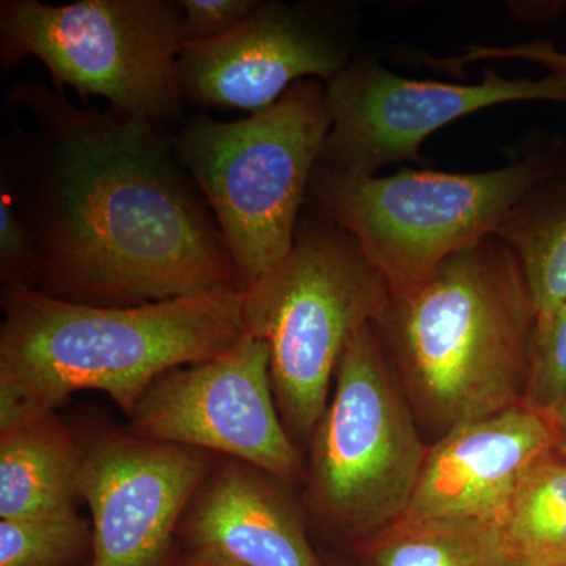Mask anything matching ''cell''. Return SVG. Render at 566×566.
<instances>
[{"instance_id": "obj_1", "label": "cell", "mask_w": 566, "mask_h": 566, "mask_svg": "<svg viewBox=\"0 0 566 566\" xmlns=\"http://www.w3.org/2000/svg\"><path fill=\"white\" fill-rule=\"evenodd\" d=\"M6 99L0 182L35 244L41 293L126 307L244 290L172 137L111 107L74 106L39 81Z\"/></svg>"}, {"instance_id": "obj_2", "label": "cell", "mask_w": 566, "mask_h": 566, "mask_svg": "<svg viewBox=\"0 0 566 566\" xmlns=\"http://www.w3.org/2000/svg\"><path fill=\"white\" fill-rule=\"evenodd\" d=\"M243 292L109 307L6 286L0 423L52 411L81 390L107 394L132 415L159 376L211 359L243 337Z\"/></svg>"}, {"instance_id": "obj_3", "label": "cell", "mask_w": 566, "mask_h": 566, "mask_svg": "<svg viewBox=\"0 0 566 566\" xmlns=\"http://www.w3.org/2000/svg\"><path fill=\"white\" fill-rule=\"evenodd\" d=\"M376 329L441 430L523 403L536 314L516 256L483 238L390 294Z\"/></svg>"}, {"instance_id": "obj_4", "label": "cell", "mask_w": 566, "mask_h": 566, "mask_svg": "<svg viewBox=\"0 0 566 566\" xmlns=\"http://www.w3.org/2000/svg\"><path fill=\"white\" fill-rule=\"evenodd\" d=\"M333 126L326 82H296L238 122L197 115L172 137L175 155L210 205L248 289L293 249L300 210Z\"/></svg>"}, {"instance_id": "obj_5", "label": "cell", "mask_w": 566, "mask_h": 566, "mask_svg": "<svg viewBox=\"0 0 566 566\" xmlns=\"http://www.w3.org/2000/svg\"><path fill=\"white\" fill-rule=\"evenodd\" d=\"M557 172L526 156L475 174L409 170L376 177L316 166L307 199L354 238L390 294L424 281L453 253L494 234L535 186Z\"/></svg>"}, {"instance_id": "obj_6", "label": "cell", "mask_w": 566, "mask_h": 566, "mask_svg": "<svg viewBox=\"0 0 566 566\" xmlns=\"http://www.w3.org/2000/svg\"><path fill=\"white\" fill-rule=\"evenodd\" d=\"M389 303L359 244L323 218L300 219L289 255L244 289V331L268 346L274 395L293 430L315 431L346 345Z\"/></svg>"}, {"instance_id": "obj_7", "label": "cell", "mask_w": 566, "mask_h": 566, "mask_svg": "<svg viewBox=\"0 0 566 566\" xmlns=\"http://www.w3.org/2000/svg\"><path fill=\"white\" fill-rule=\"evenodd\" d=\"M185 43L182 11L169 0L0 3L3 71L39 59L55 91L99 96L111 109L156 126L180 115L177 62Z\"/></svg>"}, {"instance_id": "obj_8", "label": "cell", "mask_w": 566, "mask_h": 566, "mask_svg": "<svg viewBox=\"0 0 566 566\" xmlns=\"http://www.w3.org/2000/svg\"><path fill=\"white\" fill-rule=\"evenodd\" d=\"M427 452L368 324L346 345L315 428L311 490L319 515L348 536L378 534L408 510Z\"/></svg>"}, {"instance_id": "obj_9", "label": "cell", "mask_w": 566, "mask_h": 566, "mask_svg": "<svg viewBox=\"0 0 566 566\" xmlns=\"http://www.w3.org/2000/svg\"><path fill=\"white\" fill-rule=\"evenodd\" d=\"M326 88L333 126L318 166L357 175H375L387 164L422 163L420 145L431 134L488 107L566 103L565 74L510 80L488 71L476 84H449L408 80L371 57H354Z\"/></svg>"}, {"instance_id": "obj_10", "label": "cell", "mask_w": 566, "mask_h": 566, "mask_svg": "<svg viewBox=\"0 0 566 566\" xmlns=\"http://www.w3.org/2000/svg\"><path fill=\"white\" fill-rule=\"evenodd\" d=\"M273 397L268 346L244 333L218 356L159 376L134 406L129 430L147 441L223 453L290 482L301 461Z\"/></svg>"}, {"instance_id": "obj_11", "label": "cell", "mask_w": 566, "mask_h": 566, "mask_svg": "<svg viewBox=\"0 0 566 566\" xmlns=\"http://www.w3.org/2000/svg\"><path fill=\"white\" fill-rule=\"evenodd\" d=\"M346 10L322 2H262L221 39L185 43L181 102L216 109H268L296 82L333 81L353 61Z\"/></svg>"}, {"instance_id": "obj_12", "label": "cell", "mask_w": 566, "mask_h": 566, "mask_svg": "<svg viewBox=\"0 0 566 566\" xmlns=\"http://www.w3.org/2000/svg\"><path fill=\"white\" fill-rule=\"evenodd\" d=\"M210 469L202 450L134 434L93 439L77 479L92 515L91 566H161Z\"/></svg>"}, {"instance_id": "obj_13", "label": "cell", "mask_w": 566, "mask_h": 566, "mask_svg": "<svg viewBox=\"0 0 566 566\" xmlns=\"http://www.w3.org/2000/svg\"><path fill=\"white\" fill-rule=\"evenodd\" d=\"M558 438L553 415L524 401L452 428L428 449L401 517L502 521L521 479Z\"/></svg>"}, {"instance_id": "obj_14", "label": "cell", "mask_w": 566, "mask_h": 566, "mask_svg": "<svg viewBox=\"0 0 566 566\" xmlns=\"http://www.w3.org/2000/svg\"><path fill=\"white\" fill-rule=\"evenodd\" d=\"M252 465L210 474L186 512L185 534L200 557L237 566H322L285 495Z\"/></svg>"}, {"instance_id": "obj_15", "label": "cell", "mask_w": 566, "mask_h": 566, "mask_svg": "<svg viewBox=\"0 0 566 566\" xmlns=\"http://www.w3.org/2000/svg\"><path fill=\"white\" fill-rule=\"evenodd\" d=\"M81 460L82 447L54 411L0 423V520L73 506Z\"/></svg>"}, {"instance_id": "obj_16", "label": "cell", "mask_w": 566, "mask_h": 566, "mask_svg": "<svg viewBox=\"0 0 566 566\" xmlns=\"http://www.w3.org/2000/svg\"><path fill=\"white\" fill-rule=\"evenodd\" d=\"M556 175L535 186L494 232L523 270L536 327L566 303V178Z\"/></svg>"}, {"instance_id": "obj_17", "label": "cell", "mask_w": 566, "mask_h": 566, "mask_svg": "<svg viewBox=\"0 0 566 566\" xmlns=\"http://www.w3.org/2000/svg\"><path fill=\"white\" fill-rule=\"evenodd\" d=\"M374 566H520L501 520L400 517L374 535Z\"/></svg>"}, {"instance_id": "obj_18", "label": "cell", "mask_w": 566, "mask_h": 566, "mask_svg": "<svg viewBox=\"0 0 566 566\" xmlns=\"http://www.w3.org/2000/svg\"><path fill=\"white\" fill-rule=\"evenodd\" d=\"M520 566H566V460L556 450L521 479L502 516Z\"/></svg>"}, {"instance_id": "obj_19", "label": "cell", "mask_w": 566, "mask_h": 566, "mask_svg": "<svg viewBox=\"0 0 566 566\" xmlns=\"http://www.w3.org/2000/svg\"><path fill=\"white\" fill-rule=\"evenodd\" d=\"M88 543L91 528L73 506L0 520V566H63Z\"/></svg>"}, {"instance_id": "obj_20", "label": "cell", "mask_w": 566, "mask_h": 566, "mask_svg": "<svg viewBox=\"0 0 566 566\" xmlns=\"http://www.w3.org/2000/svg\"><path fill=\"white\" fill-rule=\"evenodd\" d=\"M566 394V303L536 327L524 403L553 412Z\"/></svg>"}, {"instance_id": "obj_21", "label": "cell", "mask_w": 566, "mask_h": 566, "mask_svg": "<svg viewBox=\"0 0 566 566\" xmlns=\"http://www.w3.org/2000/svg\"><path fill=\"white\" fill-rule=\"evenodd\" d=\"M0 271L6 286L35 290L33 285L40 281L35 244L3 182H0Z\"/></svg>"}, {"instance_id": "obj_22", "label": "cell", "mask_w": 566, "mask_h": 566, "mask_svg": "<svg viewBox=\"0 0 566 566\" xmlns=\"http://www.w3.org/2000/svg\"><path fill=\"white\" fill-rule=\"evenodd\" d=\"M260 0H180L186 43L221 39L259 9Z\"/></svg>"}, {"instance_id": "obj_23", "label": "cell", "mask_w": 566, "mask_h": 566, "mask_svg": "<svg viewBox=\"0 0 566 566\" xmlns=\"http://www.w3.org/2000/svg\"><path fill=\"white\" fill-rule=\"evenodd\" d=\"M482 61H526L546 66L551 73L565 74L566 52L556 50L545 41L509 44V46H471L464 55L450 59H427L428 65L441 71L463 69L468 63Z\"/></svg>"}, {"instance_id": "obj_24", "label": "cell", "mask_w": 566, "mask_h": 566, "mask_svg": "<svg viewBox=\"0 0 566 566\" xmlns=\"http://www.w3.org/2000/svg\"><path fill=\"white\" fill-rule=\"evenodd\" d=\"M554 420H556L558 428L560 430H566V394L564 395V398H562L560 403L557 405V408L554 409L553 412Z\"/></svg>"}, {"instance_id": "obj_25", "label": "cell", "mask_w": 566, "mask_h": 566, "mask_svg": "<svg viewBox=\"0 0 566 566\" xmlns=\"http://www.w3.org/2000/svg\"><path fill=\"white\" fill-rule=\"evenodd\" d=\"M193 566H237V565L226 564V562L214 560V558L200 557V560L197 562V564Z\"/></svg>"}, {"instance_id": "obj_26", "label": "cell", "mask_w": 566, "mask_h": 566, "mask_svg": "<svg viewBox=\"0 0 566 566\" xmlns=\"http://www.w3.org/2000/svg\"><path fill=\"white\" fill-rule=\"evenodd\" d=\"M556 452L566 460V430H560V438H558Z\"/></svg>"}]
</instances>
